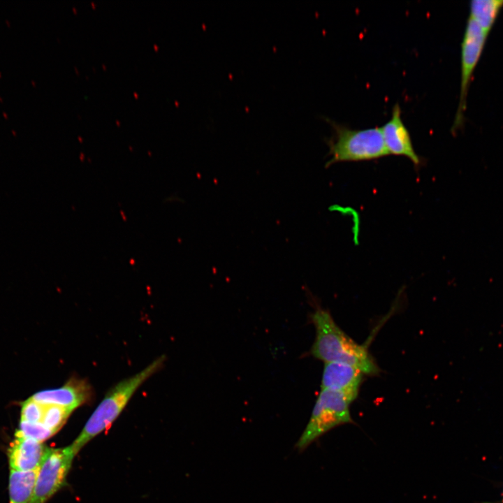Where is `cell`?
Returning a JSON list of instances; mask_svg holds the SVG:
<instances>
[{"label":"cell","mask_w":503,"mask_h":503,"mask_svg":"<svg viewBox=\"0 0 503 503\" xmlns=\"http://www.w3.org/2000/svg\"><path fill=\"white\" fill-rule=\"evenodd\" d=\"M316 330L310 349L311 355L326 363H341L353 366L364 375L380 373L375 360L367 347L360 345L346 334L335 323L330 313L317 306L309 317Z\"/></svg>","instance_id":"cell-1"},{"label":"cell","mask_w":503,"mask_h":503,"mask_svg":"<svg viewBox=\"0 0 503 503\" xmlns=\"http://www.w3.org/2000/svg\"><path fill=\"white\" fill-rule=\"evenodd\" d=\"M165 360L163 355L158 357L145 368L119 381L108 391L81 432L70 445L75 455L87 442L110 427L137 389L161 368Z\"/></svg>","instance_id":"cell-2"},{"label":"cell","mask_w":503,"mask_h":503,"mask_svg":"<svg viewBox=\"0 0 503 503\" xmlns=\"http://www.w3.org/2000/svg\"><path fill=\"white\" fill-rule=\"evenodd\" d=\"M335 131L328 141L330 159L328 166L337 162L375 159L388 155L381 127L352 129L328 121Z\"/></svg>","instance_id":"cell-3"},{"label":"cell","mask_w":503,"mask_h":503,"mask_svg":"<svg viewBox=\"0 0 503 503\" xmlns=\"http://www.w3.org/2000/svg\"><path fill=\"white\" fill-rule=\"evenodd\" d=\"M351 403L340 393L321 389L309 421L296 444L297 449L302 451L334 428L353 423Z\"/></svg>","instance_id":"cell-4"},{"label":"cell","mask_w":503,"mask_h":503,"mask_svg":"<svg viewBox=\"0 0 503 503\" xmlns=\"http://www.w3.org/2000/svg\"><path fill=\"white\" fill-rule=\"evenodd\" d=\"M488 36L475 21L468 17L461 43L460 96L452 126L453 131L463 126L471 79L481 58Z\"/></svg>","instance_id":"cell-5"},{"label":"cell","mask_w":503,"mask_h":503,"mask_svg":"<svg viewBox=\"0 0 503 503\" xmlns=\"http://www.w3.org/2000/svg\"><path fill=\"white\" fill-rule=\"evenodd\" d=\"M75 455L70 446L48 448L37 470L30 503H46L66 482Z\"/></svg>","instance_id":"cell-6"},{"label":"cell","mask_w":503,"mask_h":503,"mask_svg":"<svg viewBox=\"0 0 503 503\" xmlns=\"http://www.w3.org/2000/svg\"><path fill=\"white\" fill-rule=\"evenodd\" d=\"M92 396V388L87 380L72 377L61 387L38 391L30 398L41 404L57 405L73 411L88 402Z\"/></svg>","instance_id":"cell-7"},{"label":"cell","mask_w":503,"mask_h":503,"mask_svg":"<svg viewBox=\"0 0 503 503\" xmlns=\"http://www.w3.org/2000/svg\"><path fill=\"white\" fill-rule=\"evenodd\" d=\"M363 376L360 370L350 365L326 363L323 370L321 388L340 393L353 402L358 395Z\"/></svg>","instance_id":"cell-8"},{"label":"cell","mask_w":503,"mask_h":503,"mask_svg":"<svg viewBox=\"0 0 503 503\" xmlns=\"http://www.w3.org/2000/svg\"><path fill=\"white\" fill-rule=\"evenodd\" d=\"M384 141L388 154L403 156L416 166L421 163L416 154L409 134L402 119L400 105L397 103L392 109L391 119L381 127Z\"/></svg>","instance_id":"cell-9"},{"label":"cell","mask_w":503,"mask_h":503,"mask_svg":"<svg viewBox=\"0 0 503 503\" xmlns=\"http://www.w3.org/2000/svg\"><path fill=\"white\" fill-rule=\"evenodd\" d=\"M48 449L41 442L15 437L7 449L10 469L21 472L37 470Z\"/></svg>","instance_id":"cell-10"},{"label":"cell","mask_w":503,"mask_h":503,"mask_svg":"<svg viewBox=\"0 0 503 503\" xmlns=\"http://www.w3.org/2000/svg\"><path fill=\"white\" fill-rule=\"evenodd\" d=\"M37 470L21 472L10 469L8 481L10 503H30Z\"/></svg>","instance_id":"cell-11"},{"label":"cell","mask_w":503,"mask_h":503,"mask_svg":"<svg viewBox=\"0 0 503 503\" xmlns=\"http://www.w3.org/2000/svg\"><path fill=\"white\" fill-rule=\"evenodd\" d=\"M469 8V17L488 35L503 8V0H472Z\"/></svg>","instance_id":"cell-12"},{"label":"cell","mask_w":503,"mask_h":503,"mask_svg":"<svg viewBox=\"0 0 503 503\" xmlns=\"http://www.w3.org/2000/svg\"><path fill=\"white\" fill-rule=\"evenodd\" d=\"M73 411L71 409L57 405L43 404V414L41 423L55 434L61 428Z\"/></svg>","instance_id":"cell-13"},{"label":"cell","mask_w":503,"mask_h":503,"mask_svg":"<svg viewBox=\"0 0 503 503\" xmlns=\"http://www.w3.org/2000/svg\"><path fill=\"white\" fill-rule=\"evenodd\" d=\"M54 433L46 428L41 423H28L20 421L18 429L15 432V437L31 439L35 441L43 442Z\"/></svg>","instance_id":"cell-14"},{"label":"cell","mask_w":503,"mask_h":503,"mask_svg":"<svg viewBox=\"0 0 503 503\" xmlns=\"http://www.w3.org/2000/svg\"><path fill=\"white\" fill-rule=\"evenodd\" d=\"M20 414V421L41 423L43 414V404L29 398L22 403Z\"/></svg>","instance_id":"cell-15"},{"label":"cell","mask_w":503,"mask_h":503,"mask_svg":"<svg viewBox=\"0 0 503 503\" xmlns=\"http://www.w3.org/2000/svg\"><path fill=\"white\" fill-rule=\"evenodd\" d=\"M502 497H503V493H502ZM500 502H501V503H503V498H502V500L500 501Z\"/></svg>","instance_id":"cell-16"}]
</instances>
